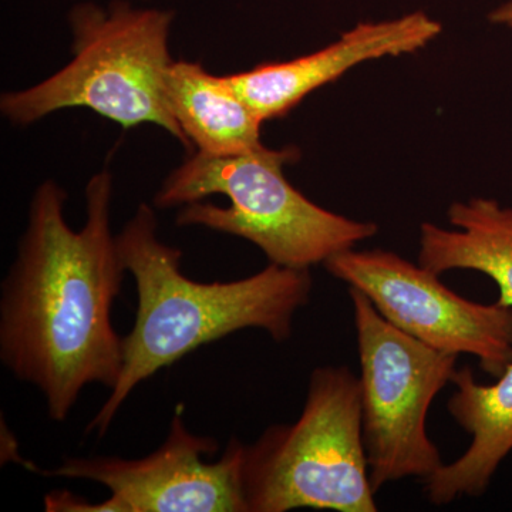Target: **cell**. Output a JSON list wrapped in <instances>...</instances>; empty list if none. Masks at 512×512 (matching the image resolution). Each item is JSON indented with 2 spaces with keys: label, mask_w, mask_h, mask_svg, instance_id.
Returning a JSON list of instances; mask_svg holds the SVG:
<instances>
[{
  "label": "cell",
  "mask_w": 512,
  "mask_h": 512,
  "mask_svg": "<svg viewBox=\"0 0 512 512\" xmlns=\"http://www.w3.org/2000/svg\"><path fill=\"white\" fill-rule=\"evenodd\" d=\"M242 493L248 512L298 508L376 512L359 377L345 366L312 370L299 419L268 427L244 444Z\"/></svg>",
  "instance_id": "5b68a950"
},
{
  "label": "cell",
  "mask_w": 512,
  "mask_h": 512,
  "mask_svg": "<svg viewBox=\"0 0 512 512\" xmlns=\"http://www.w3.org/2000/svg\"><path fill=\"white\" fill-rule=\"evenodd\" d=\"M488 18H490L491 22L495 23V25L512 29V0L511 2L504 3L500 8L493 10Z\"/></svg>",
  "instance_id": "4fadbf2b"
},
{
  "label": "cell",
  "mask_w": 512,
  "mask_h": 512,
  "mask_svg": "<svg viewBox=\"0 0 512 512\" xmlns=\"http://www.w3.org/2000/svg\"><path fill=\"white\" fill-rule=\"evenodd\" d=\"M110 171L86 185L79 231L64 215L67 192L56 181L36 188L18 254L0 293V360L46 400L63 423L84 387L113 390L123 367V338L111 320L126 268L111 228Z\"/></svg>",
  "instance_id": "6da1fadb"
},
{
  "label": "cell",
  "mask_w": 512,
  "mask_h": 512,
  "mask_svg": "<svg viewBox=\"0 0 512 512\" xmlns=\"http://www.w3.org/2000/svg\"><path fill=\"white\" fill-rule=\"evenodd\" d=\"M116 239L121 262L136 281L138 303L133 329L123 338L119 382L86 427L100 439L138 384L238 330L261 329L285 342L296 313L311 299V269L269 264L239 281H192L181 271L183 252L158 237L156 208L146 202Z\"/></svg>",
  "instance_id": "7a4b0ae2"
},
{
  "label": "cell",
  "mask_w": 512,
  "mask_h": 512,
  "mask_svg": "<svg viewBox=\"0 0 512 512\" xmlns=\"http://www.w3.org/2000/svg\"><path fill=\"white\" fill-rule=\"evenodd\" d=\"M323 266L365 293L387 322L431 348L476 356L481 370L493 377L512 362V308L463 298L441 275L383 249H348Z\"/></svg>",
  "instance_id": "ba28073f"
},
{
  "label": "cell",
  "mask_w": 512,
  "mask_h": 512,
  "mask_svg": "<svg viewBox=\"0 0 512 512\" xmlns=\"http://www.w3.org/2000/svg\"><path fill=\"white\" fill-rule=\"evenodd\" d=\"M301 158L296 147L264 146L231 157L195 153L165 178L156 210L183 207L178 227H204L244 238L269 264L311 269L375 237V222L356 221L319 207L296 190L284 167Z\"/></svg>",
  "instance_id": "3957f363"
},
{
  "label": "cell",
  "mask_w": 512,
  "mask_h": 512,
  "mask_svg": "<svg viewBox=\"0 0 512 512\" xmlns=\"http://www.w3.org/2000/svg\"><path fill=\"white\" fill-rule=\"evenodd\" d=\"M360 365L363 440L375 493L390 483L424 480L443 467L427 433V414L451 383L458 355L431 348L387 322L369 298L349 288Z\"/></svg>",
  "instance_id": "8992f818"
},
{
  "label": "cell",
  "mask_w": 512,
  "mask_h": 512,
  "mask_svg": "<svg viewBox=\"0 0 512 512\" xmlns=\"http://www.w3.org/2000/svg\"><path fill=\"white\" fill-rule=\"evenodd\" d=\"M451 383L456 392L447 410L471 443L463 456L424 478V494L437 507L481 497L512 451V362L494 384L478 383L468 366L457 369Z\"/></svg>",
  "instance_id": "30bf717a"
},
{
  "label": "cell",
  "mask_w": 512,
  "mask_h": 512,
  "mask_svg": "<svg viewBox=\"0 0 512 512\" xmlns=\"http://www.w3.org/2000/svg\"><path fill=\"white\" fill-rule=\"evenodd\" d=\"M447 217L454 229L421 224L419 264L437 275L481 272L497 284V302L512 308V207L476 197L451 204Z\"/></svg>",
  "instance_id": "7c38bea8"
},
{
  "label": "cell",
  "mask_w": 512,
  "mask_h": 512,
  "mask_svg": "<svg viewBox=\"0 0 512 512\" xmlns=\"http://www.w3.org/2000/svg\"><path fill=\"white\" fill-rule=\"evenodd\" d=\"M174 12L79 3L69 13L72 59L49 79L3 93L0 111L16 126H29L64 109H89L123 128L156 124L188 151L194 146L174 119L165 79L173 64Z\"/></svg>",
  "instance_id": "277c9868"
},
{
  "label": "cell",
  "mask_w": 512,
  "mask_h": 512,
  "mask_svg": "<svg viewBox=\"0 0 512 512\" xmlns=\"http://www.w3.org/2000/svg\"><path fill=\"white\" fill-rule=\"evenodd\" d=\"M184 406L177 404L163 446L150 456L74 457L47 476L89 480L104 485L110 497L92 504L67 490L45 495L47 512H248L242 493L244 443L232 437L221 460L212 437L185 427Z\"/></svg>",
  "instance_id": "52a82bcc"
},
{
  "label": "cell",
  "mask_w": 512,
  "mask_h": 512,
  "mask_svg": "<svg viewBox=\"0 0 512 512\" xmlns=\"http://www.w3.org/2000/svg\"><path fill=\"white\" fill-rule=\"evenodd\" d=\"M440 33V23L423 12L387 22L360 23L311 55L289 62L259 64L255 69L227 77L264 123L286 116L308 94L335 82L357 64L417 52Z\"/></svg>",
  "instance_id": "9c48e42d"
},
{
  "label": "cell",
  "mask_w": 512,
  "mask_h": 512,
  "mask_svg": "<svg viewBox=\"0 0 512 512\" xmlns=\"http://www.w3.org/2000/svg\"><path fill=\"white\" fill-rule=\"evenodd\" d=\"M174 119L198 153L231 157L264 146L262 121L229 83L201 63L174 60L165 79Z\"/></svg>",
  "instance_id": "8fae6325"
}]
</instances>
